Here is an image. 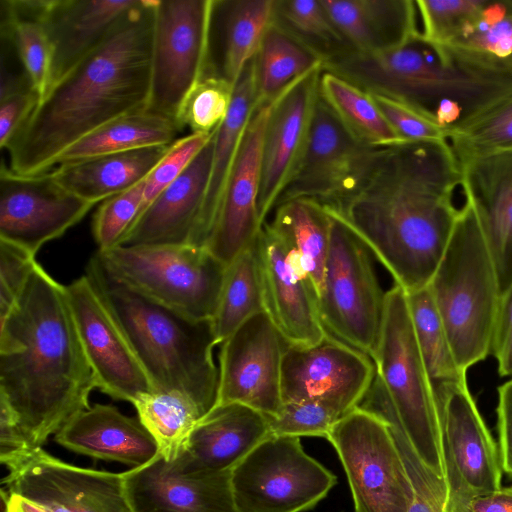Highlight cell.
Segmentation results:
<instances>
[{"mask_svg": "<svg viewBox=\"0 0 512 512\" xmlns=\"http://www.w3.org/2000/svg\"><path fill=\"white\" fill-rule=\"evenodd\" d=\"M448 143L459 163L512 152V93L451 131Z\"/></svg>", "mask_w": 512, "mask_h": 512, "instance_id": "cell-42", "label": "cell"}, {"mask_svg": "<svg viewBox=\"0 0 512 512\" xmlns=\"http://www.w3.org/2000/svg\"><path fill=\"white\" fill-rule=\"evenodd\" d=\"M181 131L173 119L164 115L148 109L131 112L75 141L55 159L53 168L112 153L170 145Z\"/></svg>", "mask_w": 512, "mask_h": 512, "instance_id": "cell-31", "label": "cell"}, {"mask_svg": "<svg viewBox=\"0 0 512 512\" xmlns=\"http://www.w3.org/2000/svg\"><path fill=\"white\" fill-rule=\"evenodd\" d=\"M387 149L359 141L318 95L302 155L276 206L297 198L339 202L361 186Z\"/></svg>", "mask_w": 512, "mask_h": 512, "instance_id": "cell-12", "label": "cell"}, {"mask_svg": "<svg viewBox=\"0 0 512 512\" xmlns=\"http://www.w3.org/2000/svg\"><path fill=\"white\" fill-rule=\"evenodd\" d=\"M214 0H156L147 109L179 126L184 105L211 66Z\"/></svg>", "mask_w": 512, "mask_h": 512, "instance_id": "cell-9", "label": "cell"}, {"mask_svg": "<svg viewBox=\"0 0 512 512\" xmlns=\"http://www.w3.org/2000/svg\"><path fill=\"white\" fill-rule=\"evenodd\" d=\"M234 85L211 69L195 86L182 110L180 125L191 133H212L225 119Z\"/></svg>", "mask_w": 512, "mask_h": 512, "instance_id": "cell-45", "label": "cell"}, {"mask_svg": "<svg viewBox=\"0 0 512 512\" xmlns=\"http://www.w3.org/2000/svg\"><path fill=\"white\" fill-rule=\"evenodd\" d=\"M214 134L215 131L185 171L142 212L119 246L205 248L202 214L211 175Z\"/></svg>", "mask_w": 512, "mask_h": 512, "instance_id": "cell-22", "label": "cell"}, {"mask_svg": "<svg viewBox=\"0 0 512 512\" xmlns=\"http://www.w3.org/2000/svg\"><path fill=\"white\" fill-rule=\"evenodd\" d=\"M497 425L501 467L512 476V379L498 388Z\"/></svg>", "mask_w": 512, "mask_h": 512, "instance_id": "cell-54", "label": "cell"}, {"mask_svg": "<svg viewBox=\"0 0 512 512\" xmlns=\"http://www.w3.org/2000/svg\"><path fill=\"white\" fill-rule=\"evenodd\" d=\"M505 2H506V4H507L508 8H509L510 10H512V0H505Z\"/></svg>", "mask_w": 512, "mask_h": 512, "instance_id": "cell-56", "label": "cell"}, {"mask_svg": "<svg viewBox=\"0 0 512 512\" xmlns=\"http://www.w3.org/2000/svg\"><path fill=\"white\" fill-rule=\"evenodd\" d=\"M55 441L75 453L132 468L159 455L155 438L138 417L126 416L106 404H94L76 414L56 433Z\"/></svg>", "mask_w": 512, "mask_h": 512, "instance_id": "cell-27", "label": "cell"}, {"mask_svg": "<svg viewBox=\"0 0 512 512\" xmlns=\"http://www.w3.org/2000/svg\"><path fill=\"white\" fill-rule=\"evenodd\" d=\"M139 1L14 0V4L38 19L48 35L52 85L99 46Z\"/></svg>", "mask_w": 512, "mask_h": 512, "instance_id": "cell-23", "label": "cell"}, {"mask_svg": "<svg viewBox=\"0 0 512 512\" xmlns=\"http://www.w3.org/2000/svg\"><path fill=\"white\" fill-rule=\"evenodd\" d=\"M372 360L417 454L445 478L435 393L417 343L407 294L399 285L386 292L381 337Z\"/></svg>", "mask_w": 512, "mask_h": 512, "instance_id": "cell-6", "label": "cell"}, {"mask_svg": "<svg viewBox=\"0 0 512 512\" xmlns=\"http://www.w3.org/2000/svg\"><path fill=\"white\" fill-rule=\"evenodd\" d=\"M214 131L208 134L190 133L178 138L169 146L165 155L145 179L144 196L138 217L164 189L185 171L211 139Z\"/></svg>", "mask_w": 512, "mask_h": 512, "instance_id": "cell-49", "label": "cell"}, {"mask_svg": "<svg viewBox=\"0 0 512 512\" xmlns=\"http://www.w3.org/2000/svg\"><path fill=\"white\" fill-rule=\"evenodd\" d=\"M325 207L331 232L318 297L319 315L329 333L372 359L381 337L386 292L379 284L371 251L332 209Z\"/></svg>", "mask_w": 512, "mask_h": 512, "instance_id": "cell-8", "label": "cell"}, {"mask_svg": "<svg viewBox=\"0 0 512 512\" xmlns=\"http://www.w3.org/2000/svg\"><path fill=\"white\" fill-rule=\"evenodd\" d=\"M123 475L133 512H237L230 472H183L159 454Z\"/></svg>", "mask_w": 512, "mask_h": 512, "instance_id": "cell-24", "label": "cell"}, {"mask_svg": "<svg viewBox=\"0 0 512 512\" xmlns=\"http://www.w3.org/2000/svg\"><path fill=\"white\" fill-rule=\"evenodd\" d=\"M368 93L404 143L448 141L449 132L415 106L384 94Z\"/></svg>", "mask_w": 512, "mask_h": 512, "instance_id": "cell-48", "label": "cell"}, {"mask_svg": "<svg viewBox=\"0 0 512 512\" xmlns=\"http://www.w3.org/2000/svg\"><path fill=\"white\" fill-rule=\"evenodd\" d=\"M319 95L341 123L362 143L374 148L406 144L388 124L370 94L350 81L322 70Z\"/></svg>", "mask_w": 512, "mask_h": 512, "instance_id": "cell-35", "label": "cell"}, {"mask_svg": "<svg viewBox=\"0 0 512 512\" xmlns=\"http://www.w3.org/2000/svg\"><path fill=\"white\" fill-rule=\"evenodd\" d=\"M96 389L134 403L153 386L116 321L86 275L65 285Z\"/></svg>", "mask_w": 512, "mask_h": 512, "instance_id": "cell-18", "label": "cell"}, {"mask_svg": "<svg viewBox=\"0 0 512 512\" xmlns=\"http://www.w3.org/2000/svg\"><path fill=\"white\" fill-rule=\"evenodd\" d=\"M255 57L261 102L274 100L292 82L323 65L316 53L274 21L267 29Z\"/></svg>", "mask_w": 512, "mask_h": 512, "instance_id": "cell-38", "label": "cell"}, {"mask_svg": "<svg viewBox=\"0 0 512 512\" xmlns=\"http://www.w3.org/2000/svg\"><path fill=\"white\" fill-rule=\"evenodd\" d=\"M273 21L322 61L350 50L321 0H275Z\"/></svg>", "mask_w": 512, "mask_h": 512, "instance_id": "cell-43", "label": "cell"}, {"mask_svg": "<svg viewBox=\"0 0 512 512\" xmlns=\"http://www.w3.org/2000/svg\"><path fill=\"white\" fill-rule=\"evenodd\" d=\"M97 254L112 276L139 293L192 319H213L227 265L208 249L116 246Z\"/></svg>", "mask_w": 512, "mask_h": 512, "instance_id": "cell-7", "label": "cell"}, {"mask_svg": "<svg viewBox=\"0 0 512 512\" xmlns=\"http://www.w3.org/2000/svg\"><path fill=\"white\" fill-rule=\"evenodd\" d=\"M85 275L125 336L154 392L177 391L193 400L204 416L216 405L218 344L212 320H195L139 293L116 279L97 252Z\"/></svg>", "mask_w": 512, "mask_h": 512, "instance_id": "cell-4", "label": "cell"}, {"mask_svg": "<svg viewBox=\"0 0 512 512\" xmlns=\"http://www.w3.org/2000/svg\"><path fill=\"white\" fill-rule=\"evenodd\" d=\"M96 389L66 287L38 262L0 319V401L36 447L90 407Z\"/></svg>", "mask_w": 512, "mask_h": 512, "instance_id": "cell-3", "label": "cell"}, {"mask_svg": "<svg viewBox=\"0 0 512 512\" xmlns=\"http://www.w3.org/2000/svg\"><path fill=\"white\" fill-rule=\"evenodd\" d=\"M5 512H49L44 506L16 493L2 489Z\"/></svg>", "mask_w": 512, "mask_h": 512, "instance_id": "cell-55", "label": "cell"}, {"mask_svg": "<svg viewBox=\"0 0 512 512\" xmlns=\"http://www.w3.org/2000/svg\"><path fill=\"white\" fill-rule=\"evenodd\" d=\"M326 439L345 470L355 512H409L413 487L388 423L357 406Z\"/></svg>", "mask_w": 512, "mask_h": 512, "instance_id": "cell-11", "label": "cell"}, {"mask_svg": "<svg viewBox=\"0 0 512 512\" xmlns=\"http://www.w3.org/2000/svg\"><path fill=\"white\" fill-rule=\"evenodd\" d=\"M155 4L140 0L99 46L50 86L5 147L14 173L50 171L75 141L147 109Z\"/></svg>", "mask_w": 512, "mask_h": 512, "instance_id": "cell-2", "label": "cell"}, {"mask_svg": "<svg viewBox=\"0 0 512 512\" xmlns=\"http://www.w3.org/2000/svg\"><path fill=\"white\" fill-rule=\"evenodd\" d=\"M170 145L150 146L88 158L58 165L51 171L64 188L96 205L145 180Z\"/></svg>", "mask_w": 512, "mask_h": 512, "instance_id": "cell-29", "label": "cell"}, {"mask_svg": "<svg viewBox=\"0 0 512 512\" xmlns=\"http://www.w3.org/2000/svg\"><path fill=\"white\" fill-rule=\"evenodd\" d=\"M449 498L500 489L498 445L487 428L467 382L435 392Z\"/></svg>", "mask_w": 512, "mask_h": 512, "instance_id": "cell-17", "label": "cell"}, {"mask_svg": "<svg viewBox=\"0 0 512 512\" xmlns=\"http://www.w3.org/2000/svg\"><path fill=\"white\" fill-rule=\"evenodd\" d=\"M145 180L106 199L93 217L92 231L98 250L119 246L136 221L144 196Z\"/></svg>", "mask_w": 512, "mask_h": 512, "instance_id": "cell-46", "label": "cell"}, {"mask_svg": "<svg viewBox=\"0 0 512 512\" xmlns=\"http://www.w3.org/2000/svg\"><path fill=\"white\" fill-rule=\"evenodd\" d=\"M138 418L155 438L159 454L175 460L204 414L186 395L157 391L142 395L133 403Z\"/></svg>", "mask_w": 512, "mask_h": 512, "instance_id": "cell-40", "label": "cell"}, {"mask_svg": "<svg viewBox=\"0 0 512 512\" xmlns=\"http://www.w3.org/2000/svg\"><path fill=\"white\" fill-rule=\"evenodd\" d=\"M490 354L497 361L499 375L512 376V287L499 299Z\"/></svg>", "mask_w": 512, "mask_h": 512, "instance_id": "cell-52", "label": "cell"}, {"mask_svg": "<svg viewBox=\"0 0 512 512\" xmlns=\"http://www.w3.org/2000/svg\"><path fill=\"white\" fill-rule=\"evenodd\" d=\"M270 104L260 102L247 125L206 248L226 265L254 244L264 224L258 213V192Z\"/></svg>", "mask_w": 512, "mask_h": 512, "instance_id": "cell-21", "label": "cell"}, {"mask_svg": "<svg viewBox=\"0 0 512 512\" xmlns=\"http://www.w3.org/2000/svg\"><path fill=\"white\" fill-rule=\"evenodd\" d=\"M255 56L245 66L235 83L229 111L215 130L211 175L202 214V236L205 248L210 240L226 182L243 135L255 109L261 102Z\"/></svg>", "mask_w": 512, "mask_h": 512, "instance_id": "cell-30", "label": "cell"}, {"mask_svg": "<svg viewBox=\"0 0 512 512\" xmlns=\"http://www.w3.org/2000/svg\"><path fill=\"white\" fill-rule=\"evenodd\" d=\"M487 4L486 0H417L420 34L432 44L447 45L481 16Z\"/></svg>", "mask_w": 512, "mask_h": 512, "instance_id": "cell-44", "label": "cell"}, {"mask_svg": "<svg viewBox=\"0 0 512 512\" xmlns=\"http://www.w3.org/2000/svg\"><path fill=\"white\" fill-rule=\"evenodd\" d=\"M375 375L368 355L327 331L316 345H287L281 369L282 399L323 401L343 416L359 406Z\"/></svg>", "mask_w": 512, "mask_h": 512, "instance_id": "cell-14", "label": "cell"}, {"mask_svg": "<svg viewBox=\"0 0 512 512\" xmlns=\"http://www.w3.org/2000/svg\"><path fill=\"white\" fill-rule=\"evenodd\" d=\"M237 512H304L337 477L303 449L300 438L270 434L230 472Z\"/></svg>", "mask_w": 512, "mask_h": 512, "instance_id": "cell-10", "label": "cell"}, {"mask_svg": "<svg viewBox=\"0 0 512 512\" xmlns=\"http://www.w3.org/2000/svg\"><path fill=\"white\" fill-rule=\"evenodd\" d=\"M460 166L461 187L476 214L502 295L512 287V152Z\"/></svg>", "mask_w": 512, "mask_h": 512, "instance_id": "cell-25", "label": "cell"}, {"mask_svg": "<svg viewBox=\"0 0 512 512\" xmlns=\"http://www.w3.org/2000/svg\"><path fill=\"white\" fill-rule=\"evenodd\" d=\"M428 287L457 363L467 372L490 354L501 296L490 252L468 201L459 209Z\"/></svg>", "mask_w": 512, "mask_h": 512, "instance_id": "cell-5", "label": "cell"}, {"mask_svg": "<svg viewBox=\"0 0 512 512\" xmlns=\"http://www.w3.org/2000/svg\"><path fill=\"white\" fill-rule=\"evenodd\" d=\"M446 512H512V487L450 497Z\"/></svg>", "mask_w": 512, "mask_h": 512, "instance_id": "cell-53", "label": "cell"}, {"mask_svg": "<svg viewBox=\"0 0 512 512\" xmlns=\"http://www.w3.org/2000/svg\"><path fill=\"white\" fill-rule=\"evenodd\" d=\"M40 97L29 85L0 98V147L5 149L15 132L38 104Z\"/></svg>", "mask_w": 512, "mask_h": 512, "instance_id": "cell-51", "label": "cell"}, {"mask_svg": "<svg viewBox=\"0 0 512 512\" xmlns=\"http://www.w3.org/2000/svg\"><path fill=\"white\" fill-rule=\"evenodd\" d=\"M268 224L296 254L319 297L331 232V218L325 205L308 198L285 201L275 207Z\"/></svg>", "mask_w": 512, "mask_h": 512, "instance_id": "cell-33", "label": "cell"}, {"mask_svg": "<svg viewBox=\"0 0 512 512\" xmlns=\"http://www.w3.org/2000/svg\"><path fill=\"white\" fill-rule=\"evenodd\" d=\"M322 70L323 65L309 71L271 101L260 162L258 213L262 223L275 208L302 155Z\"/></svg>", "mask_w": 512, "mask_h": 512, "instance_id": "cell-20", "label": "cell"}, {"mask_svg": "<svg viewBox=\"0 0 512 512\" xmlns=\"http://www.w3.org/2000/svg\"><path fill=\"white\" fill-rule=\"evenodd\" d=\"M287 345L265 311L245 321L221 343L217 405L240 403L275 416L283 405L281 369Z\"/></svg>", "mask_w": 512, "mask_h": 512, "instance_id": "cell-15", "label": "cell"}, {"mask_svg": "<svg viewBox=\"0 0 512 512\" xmlns=\"http://www.w3.org/2000/svg\"><path fill=\"white\" fill-rule=\"evenodd\" d=\"M351 51L373 53L402 46L419 31L411 0H321Z\"/></svg>", "mask_w": 512, "mask_h": 512, "instance_id": "cell-28", "label": "cell"}, {"mask_svg": "<svg viewBox=\"0 0 512 512\" xmlns=\"http://www.w3.org/2000/svg\"><path fill=\"white\" fill-rule=\"evenodd\" d=\"M1 39L15 49L40 99L51 85L52 47L38 19L19 10L13 0H0Z\"/></svg>", "mask_w": 512, "mask_h": 512, "instance_id": "cell-41", "label": "cell"}, {"mask_svg": "<svg viewBox=\"0 0 512 512\" xmlns=\"http://www.w3.org/2000/svg\"><path fill=\"white\" fill-rule=\"evenodd\" d=\"M441 47L471 67L512 77V10L505 0L488 1L472 25Z\"/></svg>", "mask_w": 512, "mask_h": 512, "instance_id": "cell-34", "label": "cell"}, {"mask_svg": "<svg viewBox=\"0 0 512 512\" xmlns=\"http://www.w3.org/2000/svg\"><path fill=\"white\" fill-rule=\"evenodd\" d=\"M6 489L49 512H133L123 473L77 467L38 447L7 467Z\"/></svg>", "mask_w": 512, "mask_h": 512, "instance_id": "cell-13", "label": "cell"}, {"mask_svg": "<svg viewBox=\"0 0 512 512\" xmlns=\"http://www.w3.org/2000/svg\"><path fill=\"white\" fill-rule=\"evenodd\" d=\"M359 407L376 413L389 425L413 487L414 500L409 512H446L449 489L445 478L429 469L417 454L377 375Z\"/></svg>", "mask_w": 512, "mask_h": 512, "instance_id": "cell-36", "label": "cell"}, {"mask_svg": "<svg viewBox=\"0 0 512 512\" xmlns=\"http://www.w3.org/2000/svg\"><path fill=\"white\" fill-rule=\"evenodd\" d=\"M406 294L417 343L434 393L467 382L466 372L457 363L429 287Z\"/></svg>", "mask_w": 512, "mask_h": 512, "instance_id": "cell-37", "label": "cell"}, {"mask_svg": "<svg viewBox=\"0 0 512 512\" xmlns=\"http://www.w3.org/2000/svg\"><path fill=\"white\" fill-rule=\"evenodd\" d=\"M341 417L329 404L319 400H307L283 402L279 412L267 419L272 435L326 438Z\"/></svg>", "mask_w": 512, "mask_h": 512, "instance_id": "cell-47", "label": "cell"}, {"mask_svg": "<svg viewBox=\"0 0 512 512\" xmlns=\"http://www.w3.org/2000/svg\"><path fill=\"white\" fill-rule=\"evenodd\" d=\"M461 179L448 141L406 143L387 149L354 193L327 206L409 293L429 285L445 253Z\"/></svg>", "mask_w": 512, "mask_h": 512, "instance_id": "cell-1", "label": "cell"}, {"mask_svg": "<svg viewBox=\"0 0 512 512\" xmlns=\"http://www.w3.org/2000/svg\"><path fill=\"white\" fill-rule=\"evenodd\" d=\"M36 264L35 255L0 240V319L16 305Z\"/></svg>", "mask_w": 512, "mask_h": 512, "instance_id": "cell-50", "label": "cell"}, {"mask_svg": "<svg viewBox=\"0 0 512 512\" xmlns=\"http://www.w3.org/2000/svg\"><path fill=\"white\" fill-rule=\"evenodd\" d=\"M95 204L64 188L52 171L20 175L0 169V240L33 255L80 222Z\"/></svg>", "mask_w": 512, "mask_h": 512, "instance_id": "cell-16", "label": "cell"}, {"mask_svg": "<svg viewBox=\"0 0 512 512\" xmlns=\"http://www.w3.org/2000/svg\"><path fill=\"white\" fill-rule=\"evenodd\" d=\"M270 434L261 412L240 403L218 404L198 422L173 461L187 473L231 472Z\"/></svg>", "mask_w": 512, "mask_h": 512, "instance_id": "cell-26", "label": "cell"}, {"mask_svg": "<svg viewBox=\"0 0 512 512\" xmlns=\"http://www.w3.org/2000/svg\"><path fill=\"white\" fill-rule=\"evenodd\" d=\"M254 247L265 312L288 344H318L327 330L319 315L316 289L296 254L266 221Z\"/></svg>", "mask_w": 512, "mask_h": 512, "instance_id": "cell-19", "label": "cell"}, {"mask_svg": "<svg viewBox=\"0 0 512 512\" xmlns=\"http://www.w3.org/2000/svg\"><path fill=\"white\" fill-rule=\"evenodd\" d=\"M275 0H214L221 56L215 73L235 85L274 19Z\"/></svg>", "mask_w": 512, "mask_h": 512, "instance_id": "cell-32", "label": "cell"}, {"mask_svg": "<svg viewBox=\"0 0 512 512\" xmlns=\"http://www.w3.org/2000/svg\"><path fill=\"white\" fill-rule=\"evenodd\" d=\"M264 311L260 269L253 244L227 265L218 306L212 319L218 344L249 318Z\"/></svg>", "mask_w": 512, "mask_h": 512, "instance_id": "cell-39", "label": "cell"}]
</instances>
